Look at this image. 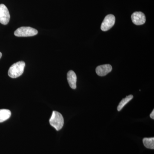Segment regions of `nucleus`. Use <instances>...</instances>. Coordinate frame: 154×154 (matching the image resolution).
<instances>
[{"mask_svg":"<svg viewBox=\"0 0 154 154\" xmlns=\"http://www.w3.org/2000/svg\"><path fill=\"white\" fill-rule=\"evenodd\" d=\"M25 63L24 61H19L14 64L9 69L8 75L13 79L18 78L24 72Z\"/></svg>","mask_w":154,"mask_h":154,"instance_id":"nucleus-1","label":"nucleus"},{"mask_svg":"<svg viewBox=\"0 0 154 154\" xmlns=\"http://www.w3.org/2000/svg\"><path fill=\"white\" fill-rule=\"evenodd\" d=\"M50 124L57 131L60 130L64 125L63 116L59 112L53 111L52 115L49 120Z\"/></svg>","mask_w":154,"mask_h":154,"instance_id":"nucleus-2","label":"nucleus"},{"mask_svg":"<svg viewBox=\"0 0 154 154\" xmlns=\"http://www.w3.org/2000/svg\"><path fill=\"white\" fill-rule=\"evenodd\" d=\"M38 33L36 29L30 27H22L17 29L14 35L18 37H27L35 36Z\"/></svg>","mask_w":154,"mask_h":154,"instance_id":"nucleus-3","label":"nucleus"},{"mask_svg":"<svg viewBox=\"0 0 154 154\" xmlns=\"http://www.w3.org/2000/svg\"><path fill=\"white\" fill-rule=\"evenodd\" d=\"M115 23V17L112 14L107 15L102 22L101 26V30L103 31H107L113 27Z\"/></svg>","mask_w":154,"mask_h":154,"instance_id":"nucleus-4","label":"nucleus"},{"mask_svg":"<svg viewBox=\"0 0 154 154\" xmlns=\"http://www.w3.org/2000/svg\"><path fill=\"white\" fill-rule=\"evenodd\" d=\"M10 15L8 8L3 4L0 5V23L6 25L9 23Z\"/></svg>","mask_w":154,"mask_h":154,"instance_id":"nucleus-5","label":"nucleus"},{"mask_svg":"<svg viewBox=\"0 0 154 154\" xmlns=\"http://www.w3.org/2000/svg\"><path fill=\"white\" fill-rule=\"evenodd\" d=\"M131 18L133 23L137 25H143L146 21L145 15L142 12H134L131 15Z\"/></svg>","mask_w":154,"mask_h":154,"instance_id":"nucleus-6","label":"nucleus"},{"mask_svg":"<svg viewBox=\"0 0 154 154\" xmlns=\"http://www.w3.org/2000/svg\"><path fill=\"white\" fill-rule=\"evenodd\" d=\"M112 67L110 64H105L96 67V74L100 76H105L111 72Z\"/></svg>","mask_w":154,"mask_h":154,"instance_id":"nucleus-7","label":"nucleus"},{"mask_svg":"<svg viewBox=\"0 0 154 154\" xmlns=\"http://www.w3.org/2000/svg\"><path fill=\"white\" fill-rule=\"evenodd\" d=\"M67 78L70 88L75 89L76 88L77 76L75 72L72 70L69 71L68 72Z\"/></svg>","mask_w":154,"mask_h":154,"instance_id":"nucleus-8","label":"nucleus"},{"mask_svg":"<svg viewBox=\"0 0 154 154\" xmlns=\"http://www.w3.org/2000/svg\"><path fill=\"white\" fill-rule=\"evenodd\" d=\"M11 115V111L8 109H0V122L8 120Z\"/></svg>","mask_w":154,"mask_h":154,"instance_id":"nucleus-9","label":"nucleus"},{"mask_svg":"<svg viewBox=\"0 0 154 154\" xmlns=\"http://www.w3.org/2000/svg\"><path fill=\"white\" fill-rule=\"evenodd\" d=\"M144 145L146 148L152 149H154V138H144L143 139Z\"/></svg>","mask_w":154,"mask_h":154,"instance_id":"nucleus-10","label":"nucleus"},{"mask_svg":"<svg viewBox=\"0 0 154 154\" xmlns=\"http://www.w3.org/2000/svg\"><path fill=\"white\" fill-rule=\"evenodd\" d=\"M133 98V96L130 95L122 99L117 107V110L119 111H120L127 103H128L131 100H132Z\"/></svg>","mask_w":154,"mask_h":154,"instance_id":"nucleus-11","label":"nucleus"},{"mask_svg":"<svg viewBox=\"0 0 154 154\" xmlns=\"http://www.w3.org/2000/svg\"><path fill=\"white\" fill-rule=\"evenodd\" d=\"M150 116L151 118H152V119H154V110H153L152 111L150 115Z\"/></svg>","mask_w":154,"mask_h":154,"instance_id":"nucleus-12","label":"nucleus"},{"mask_svg":"<svg viewBox=\"0 0 154 154\" xmlns=\"http://www.w3.org/2000/svg\"><path fill=\"white\" fill-rule=\"evenodd\" d=\"M2 57V53L1 52H0V59Z\"/></svg>","mask_w":154,"mask_h":154,"instance_id":"nucleus-13","label":"nucleus"}]
</instances>
